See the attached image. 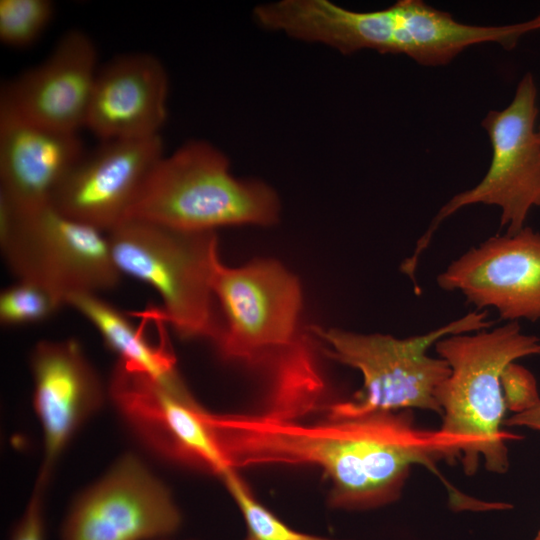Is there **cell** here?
I'll list each match as a JSON object with an SVG mask.
<instances>
[{
  "instance_id": "6da1fadb",
  "label": "cell",
  "mask_w": 540,
  "mask_h": 540,
  "mask_svg": "<svg viewBox=\"0 0 540 540\" xmlns=\"http://www.w3.org/2000/svg\"><path fill=\"white\" fill-rule=\"evenodd\" d=\"M208 421L231 468L311 465L331 481L334 508L366 510L395 501L423 456L404 412L378 411L317 422L253 413H213Z\"/></svg>"
},
{
  "instance_id": "7a4b0ae2",
  "label": "cell",
  "mask_w": 540,
  "mask_h": 540,
  "mask_svg": "<svg viewBox=\"0 0 540 540\" xmlns=\"http://www.w3.org/2000/svg\"><path fill=\"white\" fill-rule=\"evenodd\" d=\"M254 17L263 28L324 44L342 54L371 49L403 54L431 67L446 65L482 43L513 49L523 35L539 30L535 18L504 26L461 23L421 0H399L385 9L365 12L329 0H281L257 6Z\"/></svg>"
},
{
  "instance_id": "3957f363",
  "label": "cell",
  "mask_w": 540,
  "mask_h": 540,
  "mask_svg": "<svg viewBox=\"0 0 540 540\" xmlns=\"http://www.w3.org/2000/svg\"><path fill=\"white\" fill-rule=\"evenodd\" d=\"M212 289L222 316L217 351L262 378L261 398L318 359L317 340L298 328L300 283L279 262L231 268L218 259Z\"/></svg>"
},
{
  "instance_id": "277c9868",
  "label": "cell",
  "mask_w": 540,
  "mask_h": 540,
  "mask_svg": "<svg viewBox=\"0 0 540 540\" xmlns=\"http://www.w3.org/2000/svg\"><path fill=\"white\" fill-rule=\"evenodd\" d=\"M434 346L451 370L436 392L440 429L469 442L462 460L465 473H475L481 456L488 471L506 472V442L520 436L501 429L506 410L501 376L515 360L540 356V339L525 334L518 322H508L490 331L449 335Z\"/></svg>"
},
{
  "instance_id": "5b68a950",
  "label": "cell",
  "mask_w": 540,
  "mask_h": 540,
  "mask_svg": "<svg viewBox=\"0 0 540 540\" xmlns=\"http://www.w3.org/2000/svg\"><path fill=\"white\" fill-rule=\"evenodd\" d=\"M280 203L267 184L234 177L226 155L193 140L163 155L142 184L127 218L190 232L277 222Z\"/></svg>"
},
{
  "instance_id": "8992f818",
  "label": "cell",
  "mask_w": 540,
  "mask_h": 540,
  "mask_svg": "<svg viewBox=\"0 0 540 540\" xmlns=\"http://www.w3.org/2000/svg\"><path fill=\"white\" fill-rule=\"evenodd\" d=\"M490 324L486 310H474L428 333L404 339L311 327L323 355L359 370L363 376V388L350 400L328 405L326 417L412 408L442 415L436 392L451 370L443 358L429 356L428 349L443 337L487 329Z\"/></svg>"
},
{
  "instance_id": "52a82bcc",
  "label": "cell",
  "mask_w": 540,
  "mask_h": 540,
  "mask_svg": "<svg viewBox=\"0 0 540 540\" xmlns=\"http://www.w3.org/2000/svg\"><path fill=\"white\" fill-rule=\"evenodd\" d=\"M116 267L153 287L162 318L182 339L218 338L222 319L212 289L215 231L190 232L127 218L107 233Z\"/></svg>"
},
{
  "instance_id": "ba28073f",
  "label": "cell",
  "mask_w": 540,
  "mask_h": 540,
  "mask_svg": "<svg viewBox=\"0 0 540 540\" xmlns=\"http://www.w3.org/2000/svg\"><path fill=\"white\" fill-rule=\"evenodd\" d=\"M0 248L10 271L66 300L116 287L121 273L107 234L50 203L20 209L0 194Z\"/></svg>"
},
{
  "instance_id": "9c48e42d",
  "label": "cell",
  "mask_w": 540,
  "mask_h": 540,
  "mask_svg": "<svg viewBox=\"0 0 540 540\" xmlns=\"http://www.w3.org/2000/svg\"><path fill=\"white\" fill-rule=\"evenodd\" d=\"M538 112L537 87L527 73L518 83L511 103L502 110H491L482 120L492 146L490 166L476 186L453 196L441 207L412 255L402 262L400 271L414 284L419 259L435 231L459 209L474 204L497 206L501 228L513 234L525 227L530 211L540 207Z\"/></svg>"
},
{
  "instance_id": "30bf717a",
  "label": "cell",
  "mask_w": 540,
  "mask_h": 540,
  "mask_svg": "<svg viewBox=\"0 0 540 540\" xmlns=\"http://www.w3.org/2000/svg\"><path fill=\"white\" fill-rule=\"evenodd\" d=\"M108 396L134 434L158 456L222 477L230 467L207 411L185 385L165 386L117 361Z\"/></svg>"
},
{
  "instance_id": "8fae6325",
  "label": "cell",
  "mask_w": 540,
  "mask_h": 540,
  "mask_svg": "<svg viewBox=\"0 0 540 540\" xmlns=\"http://www.w3.org/2000/svg\"><path fill=\"white\" fill-rule=\"evenodd\" d=\"M182 516L169 490L133 454H126L71 505L61 540H167Z\"/></svg>"
},
{
  "instance_id": "7c38bea8",
  "label": "cell",
  "mask_w": 540,
  "mask_h": 540,
  "mask_svg": "<svg viewBox=\"0 0 540 540\" xmlns=\"http://www.w3.org/2000/svg\"><path fill=\"white\" fill-rule=\"evenodd\" d=\"M446 291H458L475 310L495 309L503 320H540V233L520 231L490 237L437 276Z\"/></svg>"
},
{
  "instance_id": "4fadbf2b",
  "label": "cell",
  "mask_w": 540,
  "mask_h": 540,
  "mask_svg": "<svg viewBox=\"0 0 540 540\" xmlns=\"http://www.w3.org/2000/svg\"><path fill=\"white\" fill-rule=\"evenodd\" d=\"M163 151L160 135L102 141L72 168L50 204L64 215L107 234L126 219Z\"/></svg>"
},
{
  "instance_id": "5bb4252c",
  "label": "cell",
  "mask_w": 540,
  "mask_h": 540,
  "mask_svg": "<svg viewBox=\"0 0 540 540\" xmlns=\"http://www.w3.org/2000/svg\"><path fill=\"white\" fill-rule=\"evenodd\" d=\"M30 368L33 407L44 443L37 480L47 484L59 456L76 431L101 408L108 391L74 339L37 342Z\"/></svg>"
},
{
  "instance_id": "9a60e30c",
  "label": "cell",
  "mask_w": 540,
  "mask_h": 540,
  "mask_svg": "<svg viewBox=\"0 0 540 540\" xmlns=\"http://www.w3.org/2000/svg\"><path fill=\"white\" fill-rule=\"evenodd\" d=\"M98 70L90 36L69 30L42 62L4 86L0 110L49 128L78 132L85 127Z\"/></svg>"
},
{
  "instance_id": "2e32d148",
  "label": "cell",
  "mask_w": 540,
  "mask_h": 540,
  "mask_svg": "<svg viewBox=\"0 0 540 540\" xmlns=\"http://www.w3.org/2000/svg\"><path fill=\"white\" fill-rule=\"evenodd\" d=\"M168 90L167 72L156 56L119 55L98 70L85 127L102 141L158 136Z\"/></svg>"
},
{
  "instance_id": "e0dca14e",
  "label": "cell",
  "mask_w": 540,
  "mask_h": 540,
  "mask_svg": "<svg viewBox=\"0 0 540 540\" xmlns=\"http://www.w3.org/2000/svg\"><path fill=\"white\" fill-rule=\"evenodd\" d=\"M83 155L78 132L49 128L0 110V194L16 207L50 203Z\"/></svg>"
},
{
  "instance_id": "ac0fdd59",
  "label": "cell",
  "mask_w": 540,
  "mask_h": 540,
  "mask_svg": "<svg viewBox=\"0 0 540 540\" xmlns=\"http://www.w3.org/2000/svg\"><path fill=\"white\" fill-rule=\"evenodd\" d=\"M66 305L79 312L97 329L119 361L165 386L184 384L176 370L175 357L167 349L165 340L158 346L150 343L128 316L98 294L72 295L66 300Z\"/></svg>"
},
{
  "instance_id": "d6986e66",
  "label": "cell",
  "mask_w": 540,
  "mask_h": 540,
  "mask_svg": "<svg viewBox=\"0 0 540 540\" xmlns=\"http://www.w3.org/2000/svg\"><path fill=\"white\" fill-rule=\"evenodd\" d=\"M221 478L243 516L245 540H338L299 532L286 525L256 500L235 469Z\"/></svg>"
},
{
  "instance_id": "ffe728a7",
  "label": "cell",
  "mask_w": 540,
  "mask_h": 540,
  "mask_svg": "<svg viewBox=\"0 0 540 540\" xmlns=\"http://www.w3.org/2000/svg\"><path fill=\"white\" fill-rule=\"evenodd\" d=\"M50 0H0V40L12 48L33 44L52 20Z\"/></svg>"
},
{
  "instance_id": "44dd1931",
  "label": "cell",
  "mask_w": 540,
  "mask_h": 540,
  "mask_svg": "<svg viewBox=\"0 0 540 540\" xmlns=\"http://www.w3.org/2000/svg\"><path fill=\"white\" fill-rule=\"evenodd\" d=\"M63 305L64 301L49 289L31 281L18 280L0 294V321L4 326L40 322Z\"/></svg>"
},
{
  "instance_id": "7402d4cb",
  "label": "cell",
  "mask_w": 540,
  "mask_h": 540,
  "mask_svg": "<svg viewBox=\"0 0 540 540\" xmlns=\"http://www.w3.org/2000/svg\"><path fill=\"white\" fill-rule=\"evenodd\" d=\"M501 386L506 409L515 414L528 410L540 400L533 375L515 362L503 371Z\"/></svg>"
},
{
  "instance_id": "603a6c76",
  "label": "cell",
  "mask_w": 540,
  "mask_h": 540,
  "mask_svg": "<svg viewBox=\"0 0 540 540\" xmlns=\"http://www.w3.org/2000/svg\"><path fill=\"white\" fill-rule=\"evenodd\" d=\"M46 486L36 481L26 509L15 524L9 540H45L43 492Z\"/></svg>"
},
{
  "instance_id": "cb8c5ba5",
  "label": "cell",
  "mask_w": 540,
  "mask_h": 540,
  "mask_svg": "<svg viewBox=\"0 0 540 540\" xmlns=\"http://www.w3.org/2000/svg\"><path fill=\"white\" fill-rule=\"evenodd\" d=\"M507 426H524L540 430V400L531 408L521 413H516L505 421Z\"/></svg>"
},
{
  "instance_id": "d4e9b609",
  "label": "cell",
  "mask_w": 540,
  "mask_h": 540,
  "mask_svg": "<svg viewBox=\"0 0 540 540\" xmlns=\"http://www.w3.org/2000/svg\"><path fill=\"white\" fill-rule=\"evenodd\" d=\"M535 540H540V529H539V531H538V533H537V535L535 537Z\"/></svg>"
},
{
  "instance_id": "484cf974",
  "label": "cell",
  "mask_w": 540,
  "mask_h": 540,
  "mask_svg": "<svg viewBox=\"0 0 540 540\" xmlns=\"http://www.w3.org/2000/svg\"><path fill=\"white\" fill-rule=\"evenodd\" d=\"M538 132H539V134H540V126H539V128H538Z\"/></svg>"
}]
</instances>
